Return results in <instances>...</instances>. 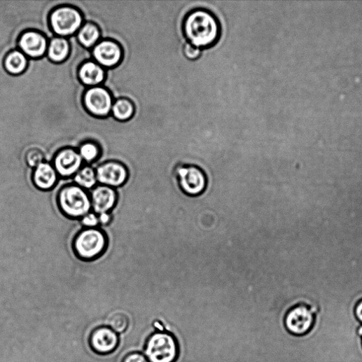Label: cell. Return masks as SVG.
Here are the masks:
<instances>
[{
  "label": "cell",
  "instance_id": "obj_1",
  "mask_svg": "<svg viewBox=\"0 0 362 362\" xmlns=\"http://www.w3.org/2000/svg\"><path fill=\"white\" fill-rule=\"evenodd\" d=\"M182 32L189 43L209 49L220 41L222 26L218 18L205 8H195L184 17Z\"/></svg>",
  "mask_w": 362,
  "mask_h": 362
},
{
  "label": "cell",
  "instance_id": "obj_2",
  "mask_svg": "<svg viewBox=\"0 0 362 362\" xmlns=\"http://www.w3.org/2000/svg\"><path fill=\"white\" fill-rule=\"evenodd\" d=\"M57 203L60 211L71 219H81L92 210L90 194L75 183L59 190Z\"/></svg>",
  "mask_w": 362,
  "mask_h": 362
},
{
  "label": "cell",
  "instance_id": "obj_3",
  "mask_svg": "<svg viewBox=\"0 0 362 362\" xmlns=\"http://www.w3.org/2000/svg\"><path fill=\"white\" fill-rule=\"evenodd\" d=\"M173 176L179 189L187 197H200L207 189L208 176L204 170L196 165L178 163L173 169Z\"/></svg>",
  "mask_w": 362,
  "mask_h": 362
},
{
  "label": "cell",
  "instance_id": "obj_4",
  "mask_svg": "<svg viewBox=\"0 0 362 362\" xmlns=\"http://www.w3.org/2000/svg\"><path fill=\"white\" fill-rule=\"evenodd\" d=\"M108 245L107 235L102 230L99 228H85L76 235L72 247L79 259L92 261L101 257Z\"/></svg>",
  "mask_w": 362,
  "mask_h": 362
},
{
  "label": "cell",
  "instance_id": "obj_5",
  "mask_svg": "<svg viewBox=\"0 0 362 362\" xmlns=\"http://www.w3.org/2000/svg\"><path fill=\"white\" fill-rule=\"evenodd\" d=\"M179 352L176 337L167 332L151 335L144 347V355L149 362H175Z\"/></svg>",
  "mask_w": 362,
  "mask_h": 362
},
{
  "label": "cell",
  "instance_id": "obj_6",
  "mask_svg": "<svg viewBox=\"0 0 362 362\" xmlns=\"http://www.w3.org/2000/svg\"><path fill=\"white\" fill-rule=\"evenodd\" d=\"M50 22L53 31L60 36H65L75 34L81 28L83 17L76 9L63 7L53 13Z\"/></svg>",
  "mask_w": 362,
  "mask_h": 362
},
{
  "label": "cell",
  "instance_id": "obj_7",
  "mask_svg": "<svg viewBox=\"0 0 362 362\" xmlns=\"http://www.w3.org/2000/svg\"><path fill=\"white\" fill-rule=\"evenodd\" d=\"M314 315L309 307L300 305L289 309L285 315L284 326L289 333L302 336L312 328Z\"/></svg>",
  "mask_w": 362,
  "mask_h": 362
},
{
  "label": "cell",
  "instance_id": "obj_8",
  "mask_svg": "<svg viewBox=\"0 0 362 362\" xmlns=\"http://www.w3.org/2000/svg\"><path fill=\"white\" fill-rule=\"evenodd\" d=\"M100 185L116 188L124 186L129 179V171L120 162L110 161L101 165L96 170Z\"/></svg>",
  "mask_w": 362,
  "mask_h": 362
},
{
  "label": "cell",
  "instance_id": "obj_9",
  "mask_svg": "<svg viewBox=\"0 0 362 362\" xmlns=\"http://www.w3.org/2000/svg\"><path fill=\"white\" fill-rule=\"evenodd\" d=\"M83 160L79 153L72 149H65L57 153L53 165L58 176L62 178L74 176L83 167Z\"/></svg>",
  "mask_w": 362,
  "mask_h": 362
},
{
  "label": "cell",
  "instance_id": "obj_10",
  "mask_svg": "<svg viewBox=\"0 0 362 362\" xmlns=\"http://www.w3.org/2000/svg\"><path fill=\"white\" fill-rule=\"evenodd\" d=\"M119 343V335L111 328L102 326L95 328L90 337V344L96 353L108 354L113 352Z\"/></svg>",
  "mask_w": 362,
  "mask_h": 362
},
{
  "label": "cell",
  "instance_id": "obj_11",
  "mask_svg": "<svg viewBox=\"0 0 362 362\" xmlns=\"http://www.w3.org/2000/svg\"><path fill=\"white\" fill-rule=\"evenodd\" d=\"M90 198L93 211L99 215L110 213L116 207L118 202V193L115 188L99 185L92 189Z\"/></svg>",
  "mask_w": 362,
  "mask_h": 362
},
{
  "label": "cell",
  "instance_id": "obj_12",
  "mask_svg": "<svg viewBox=\"0 0 362 362\" xmlns=\"http://www.w3.org/2000/svg\"><path fill=\"white\" fill-rule=\"evenodd\" d=\"M85 104L94 115L105 116L112 110V98L110 93L102 88H93L85 96Z\"/></svg>",
  "mask_w": 362,
  "mask_h": 362
},
{
  "label": "cell",
  "instance_id": "obj_13",
  "mask_svg": "<svg viewBox=\"0 0 362 362\" xmlns=\"http://www.w3.org/2000/svg\"><path fill=\"white\" fill-rule=\"evenodd\" d=\"M95 58L102 65L111 67L116 65L122 57L120 46L111 41L99 43L94 49Z\"/></svg>",
  "mask_w": 362,
  "mask_h": 362
},
{
  "label": "cell",
  "instance_id": "obj_14",
  "mask_svg": "<svg viewBox=\"0 0 362 362\" xmlns=\"http://www.w3.org/2000/svg\"><path fill=\"white\" fill-rule=\"evenodd\" d=\"M59 176L53 165L43 162L33 172L32 182L41 190H52L57 184Z\"/></svg>",
  "mask_w": 362,
  "mask_h": 362
},
{
  "label": "cell",
  "instance_id": "obj_15",
  "mask_svg": "<svg viewBox=\"0 0 362 362\" xmlns=\"http://www.w3.org/2000/svg\"><path fill=\"white\" fill-rule=\"evenodd\" d=\"M20 47L28 56L34 58L40 57L46 51L47 41L43 35L30 32L22 36Z\"/></svg>",
  "mask_w": 362,
  "mask_h": 362
},
{
  "label": "cell",
  "instance_id": "obj_16",
  "mask_svg": "<svg viewBox=\"0 0 362 362\" xmlns=\"http://www.w3.org/2000/svg\"><path fill=\"white\" fill-rule=\"evenodd\" d=\"M80 78L85 85L95 86L104 81L105 71L99 64L88 62L81 68Z\"/></svg>",
  "mask_w": 362,
  "mask_h": 362
},
{
  "label": "cell",
  "instance_id": "obj_17",
  "mask_svg": "<svg viewBox=\"0 0 362 362\" xmlns=\"http://www.w3.org/2000/svg\"><path fill=\"white\" fill-rule=\"evenodd\" d=\"M4 65L9 74L17 76L26 69L27 60L22 53L18 50L12 51L6 56Z\"/></svg>",
  "mask_w": 362,
  "mask_h": 362
},
{
  "label": "cell",
  "instance_id": "obj_18",
  "mask_svg": "<svg viewBox=\"0 0 362 362\" xmlns=\"http://www.w3.org/2000/svg\"><path fill=\"white\" fill-rule=\"evenodd\" d=\"M96 170L85 166L74 176V183L85 190L93 189L97 184Z\"/></svg>",
  "mask_w": 362,
  "mask_h": 362
},
{
  "label": "cell",
  "instance_id": "obj_19",
  "mask_svg": "<svg viewBox=\"0 0 362 362\" xmlns=\"http://www.w3.org/2000/svg\"><path fill=\"white\" fill-rule=\"evenodd\" d=\"M69 52L68 42L62 38L53 39L48 47V57L55 62H60L65 60Z\"/></svg>",
  "mask_w": 362,
  "mask_h": 362
},
{
  "label": "cell",
  "instance_id": "obj_20",
  "mask_svg": "<svg viewBox=\"0 0 362 362\" xmlns=\"http://www.w3.org/2000/svg\"><path fill=\"white\" fill-rule=\"evenodd\" d=\"M103 326L109 327L120 335L127 330L129 327V319L123 312H113L105 319Z\"/></svg>",
  "mask_w": 362,
  "mask_h": 362
},
{
  "label": "cell",
  "instance_id": "obj_21",
  "mask_svg": "<svg viewBox=\"0 0 362 362\" xmlns=\"http://www.w3.org/2000/svg\"><path fill=\"white\" fill-rule=\"evenodd\" d=\"M100 32L99 29L92 24L85 25L78 34V39L82 45L87 48L92 47L99 40Z\"/></svg>",
  "mask_w": 362,
  "mask_h": 362
},
{
  "label": "cell",
  "instance_id": "obj_22",
  "mask_svg": "<svg viewBox=\"0 0 362 362\" xmlns=\"http://www.w3.org/2000/svg\"><path fill=\"white\" fill-rule=\"evenodd\" d=\"M112 111L118 120H127L133 116L134 106L133 103L127 99H120L113 105Z\"/></svg>",
  "mask_w": 362,
  "mask_h": 362
},
{
  "label": "cell",
  "instance_id": "obj_23",
  "mask_svg": "<svg viewBox=\"0 0 362 362\" xmlns=\"http://www.w3.org/2000/svg\"><path fill=\"white\" fill-rule=\"evenodd\" d=\"M79 154L83 161L91 164L99 158L100 152L95 144L88 142L81 147Z\"/></svg>",
  "mask_w": 362,
  "mask_h": 362
},
{
  "label": "cell",
  "instance_id": "obj_24",
  "mask_svg": "<svg viewBox=\"0 0 362 362\" xmlns=\"http://www.w3.org/2000/svg\"><path fill=\"white\" fill-rule=\"evenodd\" d=\"M26 162L29 167L36 169L44 162V155L39 150H31L26 155Z\"/></svg>",
  "mask_w": 362,
  "mask_h": 362
},
{
  "label": "cell",
  "instance_id": "obj_25",
  "mask_svg": "<svg viewBox=\"0 0 362 362\" xmlns=\"http://www.w3.org/2000/svg\"><path fill=\"white\" fill-rule=\"evenodd\" d=\"M81 224L85 228H97L100 225L99 215L90 211L81 218Z\"/></svg>",
  "mask_w": 362,
  "mask_h": 362
},
{
  "label": "cell",
  "instance_id": "obj_26",
  "mask_svg": "<svg viewBox=\"0 0 362 362\" xmlns=\"http://www.w3.org/2000/svg\"><path fill=\"white\" fill-rule=\"evenodd\" d=\"M183 52L185 57L190 60L198 59L202 54L201 49L189 43L184 45Z\"/></svg>",
  "mask_w": 362,
  "mask_h": 362
},
{
  "label": "cell",
  "instance_id": "obj_27",
  "mask_svg": "<svg viewBox=\"0 0 362 362\" xmlns=\"http://www.w3.org/2000/svg\"><path fill=\"white\" fill-rule=\"evenodd\" d=\"M123 362H149V361L146 355L139 351H134L126 355Z\"/></svg>",
  "mask_w": 362,
  "mask_h": 362
},
{
  "label": "cell",
  "instance_id": "obj_28",
  "mask_svg": "<svg viewBox=\"0 0 362 362\" xmlns=\"http://www.w3.org/2000/svg\"><path fill=\"white\" fill-rule=\"evenodd\" d=\"M99 225H107L111 221V215L110 213H104L99 215Z\"/></svg>",
  "mask_w": 362,
  "mask_h": 362
},
{
  "label": "cell",
  "instance_id": "obj_29",
  "mask_svg": "<svg viewBox=\"0 0 362 362\" xmlns=\"http://www.w3.org/2000/svg\"><path fill=\"white\" fill-rule=\"evenodd\" d=\"M354 313L357 320L362 324V300L356 304Z\"/></svg>",
  "mask_w": 362,
  "mask_h": 362
}]
</instances>
